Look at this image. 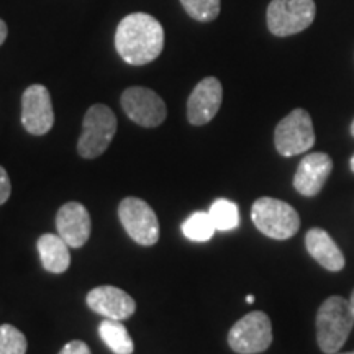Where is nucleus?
<instances>
[{
	"instance_id": "a211bd4d",
	"label": "nucleus",
	"mask_w": 354,
	"mask_h": 354,
	"mask_svg": "<svg viewBox=\"0 0 354 354\" xmlns=\"http://www.w3.org/2000/svg\"><path fill=\"white\" fill-rule=\"evenodd\" d=\"M216 232L209 212H196L183 223V233L187 240L209 241Z\"/></svg>"
},
{
	"instance_id": "6e6552de",
	"label": "nucleus",
	"mask_w": 354,
	"mask_h": 354,
	"mask_svg": "<svg viewBox=\"0 0 354 354\" xmlns=\"http://www.w3.org/2000/svg\"><path fill=\"white\" fill-rule=\"evenodd\" d=\"M118 216L133 241L141 246H153L159 240V221L154 210L145 201L127 197L118 207Z\"/></svg>"
},
{
	"instance_id": "5701e85b",
	"label": "nucleus",
	"mask_w": 354,
	"mask_h": 354,
	"mask_svg": "<svg viewBox=\"0 0 354 354\" xmlns=\"http://www.w3.org/2000/svg\"><path fill=\"white\" fill-rule=\"evenodd\" d=\"M59 354H91V349L84 342H79V339H74V342H69L66 346L61 349Z\"/></svg>"
},
{
	"instance_id": "f257e3e1",
	"label": "nucleus",
	"mask_w": 354,
	"mask_h": 354,
	"mask_svg": "<svg viewBox=\"0 0 354 354\" xmlns=\"http://www.w3.org/2000/svg\"><path fill=\"white\" fill-rule=\"evenodd\" d=\"M115 48L125 63L145 66L162 53L165 30L154 17L148 13H130L117 26Z\"/></svg>"
},
{
	"instance_id": "f3484780",
	"label": "nucleus",
	"mask_w": 354,
	"mask_h": 354,
	"mask_svg": "<svg viewBox=\"0 0 354 354\" xmlns=\"http://www.w3.org/2000/svg\"><path fill=\"white\" fill-rule=\"evenodd\" d=\"M99 335L113 354H131L135 349L131 336L120 320L105 318L99 326Z\"/></svg>"
},
{
	"instance_id": "393cba45",
	"label": "nucleus",
	"mask_w": 354,
	"mask_h": 354,
	"mask_svg": "<svg viewBox=\"0 0 354 354\" xmlns=\"http://www.w3.org/2000/svg\"><path fill=\"white\" fill-rule=\"evenodd\" d=\"M349 304H351V310H353V315H354V289L351 292V299H349Z\"/></svg>"
},
{
	"instance_id": "0eeeda50",
	"label": "nucleus",
	"mask_w": 354,
	"mask_h": 354,
	"mask_svg": "<svg viewBox=\"0 0 354 354\" xmlns=\"http://www.w3.org/2000/svg\"><path fill=\"white\" fill-rule=\"evenodd\" d=\"M271 318L264 312H251L240 318L228 333V344L238 354H258L271 346Z\"/></svg>"
},
{
	"instance_id": "b1692460",
	"label": "nucleus",
	"mask_w": 354,
	"mask_h": 354,
	"mask_svg": "<svg viewBox=\"0 0 354 354\" xmlns=\"http://www.w3.org/2000/svg\"><path fill=\"white\" fill-rule=\"evenodd\" d=\"M7 35H8V28H7V24L0 19V46H2L3 41L7 39Z\"/></svg>"
},
{
	"instance_id": "412c9836",
	"label": "nucleus",
	"mask_w": 354,
	"mask_h": 354,
	"mask_svg": "<svg viewBox=\"0 0 354 354\" xmlns=\"http://www.w3.org/2000/svg\"><path fill=\"white\" fill-rule=\"evenodd\" d=\"M26 338L12 325L0 326V354H25Z\"/></svg>"
},
{
	"instance_id": "f8f14e48",
	"label": "nucleus",
	"mask_w": 354,
	"mask_h": 354,
	"mask_svg": "<svg viewBox=\"0 0 354 354\" xmlns=\"http://www.w3.org/2000/svg\"><path fill=\"white\" fill-rule=\"evenodd\" d=\"M333 169V161L325 153H310L305 156L294 176V187L300 196L315 197L323 189Z\"/></svg>"
},
{
	"instance_id": "423d86ee",
	"label": "nucleus",
	"mask_w": 354,
	"mask_h": 354,
	"mask_svg": "<svg viewBox=\"0 0 354 354\" xmlns=\"http://www.w3.org/2000/svg\"><path fill=\"white\" fill-rule=\"evenodd\" d=\"M274 143L279 154L286 158L307 153L315 145V131L307 110L295 109L282 118L274 131Z\"/></svg>"
},
{
	"instance_id": "6ab92c4d",
	"label": "nucleus",
	"mask_w": 354,
	"mask_h": 354,
	"mask_svg": "<svg viewBox=\"0 0 354 354\" xmlns=\"http://www.w3.org/2000/svg\"><path fill=\"white\" fill-rule=\"evenodd\" d=\"M209 214L215 228L220 232H230L240 225V212H238L236 203L227 201V198H218L212 203Z\"/></svg>"
},
{
	"instance_id": "39448f33",
	"label": "nucleus",
	"mask_w": 354,
	"mask_h": 354,
	"mask_svg": "<svg viewBox=\"0 0 354 354\" xmlns=\"http://www.w3.org/2000/svg\"><path fill=\"white\" fill-rule=\"evenodd\" d=\"M313 0H272L268 7V28L274 37H290L307 30L315 20Z\"/></svg>"
},
{
	"instance_id": "ddd939ff",
	"label": "nucleus",
	"mask_w": 354,
	"mask_h": 354,
	"mask_svg": "<svg viewBox=\"0 0 354 354\" xmlns=\"http://www.w3.org/2000/svg\"><path fill=\"white\" fill-rule=\"evenodd\" d=\"M87 305L99 315L110 320H125L136 310V304L125 290L113 286H100L87 294Z\"/></svg>"
},
{
	"instance_id": "4be33fe9",
	"label": "nucleus",
	"mask_w": 354,
	"mask_h": 354,
	"mask_svg": "<svg viewBox=\"0 0 354 354\" xmlns=\"http://www.w3.org/2000/svg\"><path fill=\"white\" fill-rule=\"evenodd\" d=\"M12 192V185H10V179H8L7 171L0 166V205L6 203L10 197Z\"/></svg>"
},
{
	"instance_id": "dca6fc26",
	"label": "nucleus",
	"mask_w": 354,
	"mask_h": 354,
	"mask_svg": "<svg viewBox=\"0 0 354 354\" xmlns=\"http://www.w3.org/2000/svg\"><path fill=\"white\" fill-rule=\"evenodd\" d=\"M38 253L39 258H41L43 268L48 272L63 274L64 271H68L71 264L69 245L59 234L46 233L43 236H39Z\"/></svg>"
},
{
	"instance_id": "20e7f679",
	"label": "nucleus",
	"mask_w": 354,
	"mask_h": 354,
	"mask_svg": "<svg viewBox=\"0 0 354 354\" xmlns=\"http://www.w3.org/2000/svg\"><path fill=\"white\" fill-rule=\"evenodd\" d=\"M117 133V117L107 105L97 104L87 110L82 122V133L77 151L82 158L95 159L107 151Z\"/></svg>"
},
{
	"instance_id": "c85d7f7f",
	"label": "nucleus",
	"mask_w": 354,
	"mask_h": 354,
	"mask_svg": "<svg viewBox=\"0 0 354 354\" xmlns=\"http://www.w3.org/2000/svg\"><path fill=\"white\" fill-rule=\"evenodd\" d=\"M335 354H354V351H349V353H335Z\"/></svg>"
},
{
	"instance_id": "4468645a",
	"label": "nucleus",
	"mask_w": 354,
	"mask_h": 354,
	"mask_svg": "<svg viewBox=\"0 0 354 354\" xmlns=\"http://www.w3.org/2000/svg\"><path fill=\"white\" fill-rule=\"evenodd\" d=\"M56 228L69 248H81L91 236V215L82 203L68 202L57 212Z\"/></svg>"
},
{
	"instance_id": "aec40b11",
	"label": "nucleus",
	"mask_w": 354,
	"mask_h": 354,
	"mask_svg": "<svg viewBox=\"0 0 354 354\" xmlns=\"http://www.w3.org/2000/svg\"><path fill=\"white\" fill-rule=\"evenodd\" d=\"M184 10L197 21H212L220 13V0H180Z\"/></svg>"
},
{
	"instance_id": "7ed1b4c3",
	"label": "nucleus",
	"mask_w": 354,
	"mask_h": 354,
	"mask_svg": "<svg viewBox=\"0 0 354 354\" xmlns=\"http://www.w3.org/2000/svg\"><path fill=\"white\" fill-rule=\"evenodd\" d=\"M251 218L254 227L272 240H289L299 232L300 216L294 207L272 197H261L253 203Z\"/></svg>"
},
{
	"instance_id": "f03ea898",
	"label": "nucleus",
	"mask_w": 354,
	"mask_h": 354,
	"mask_svg": "<svg viewBox=\"0 0 354 354\" xmlns=\"http://www.w3.org/2000/svg\"><path fill=\"white\" fill-rule=\"evenodd\" d=\"M354 325L349 300L333 295L317 312V343L325 354L339 353Z\"/></svg>"
},
{
	"instance_id": "cd10ccee",
	"label": "nucleus",
	"mask_w": 354,
	"mask_h": 354,
	"mask_svg": "<svg viewBox=\"0 0 354 354\" xmlns=\"http://www.w3.org/2000/svg\"><path fill=\"white\" fill-rule=\"evenodd\" d=\"M351 135H353V138H354V120L351 123Z\"/></svg>"
},
{
	"instance_id": "9b49d317",
	"label": "nucleus",
	"mask_w": 354,
	"mask_h": 354,
	"mask_svg": "<svg viewBox=\"0 0 354 354\" xmlns=\"http://www.w3.org/2000/svg\"><path fill=\"white\" fill-rule=\"evenodd\" d=\"M223 100V88L216 77H205L197 84L187 100V120L201 127L214 120Z\"/></svg>"
},
{
	"instance_id": "a878e982",
	"label": "nucleus",
	"mask_w": 354,
	"mask_h": 354,
	"mask_svg": "<svg viewBox=\"0 0 354 354\" xmlns=\"http://www.w3.org/2000/svg\"><path fill=\"white\" fill-rule=\"evenodd\" d=\"M246 302H248V304H253V302H254V297H253V295H248V297H246Z\"/></svg>"
},
{
	"instance_id": "bb28decb",
	"label": "nucleus",
	"mask_w": 354,
	"mask_h": 354,
	"mask_svg": "<svg viewBox=\"0 0 354 354\" xmlns=\"http://www.w3.org/2000/svg\"><path fill=\"white\" fill-rule=\"evenodd\" d=\"M349 167H351V171L354 172V154H353V158H351V161H349Z\"/></svg>"
},
{
	"instance_id": "2eb2a0df",
	"label": "nucleus",
	"mask_w": 354,
	"mask_h": 354,
	"mask_svg": "<svg viewBox=\"0 0 354 354\" xmlns=\"http://www.w3.org/2000/svg\"><path fill=\"white\" fill-rule=\"evenodd\" d=\"M305 246L308 254L326 271L338 272L344 268V256L338 245L325 230L312 228L305 234Z\"/></svg>"
},
{
	"instance_id": "1a4fd4ad",
	"label": "nucleus",
	"mask_w": 354,
	"mask_h": 354,
	"mask_svg": "<svg viewBox=\"0 0 354 354\" xmlns=\"http://www.w3.org/2000/svg\"><path fill=\"white\" fill-rule=\"evenodd\" d=\"M122 109L136 125L145 128L159 127L166 120L165 100L146 87H130L122 94Z\"/></svg>"
},
{
	"instance_id": "9d476101",
	"label": "nucleus",
	"mask_w": 354,
	"mask_h": 354,
	"mask_svg": "<svg viewBox=\"0 0 354 354\" xmlns=\"http://www.w3.org/2000/svg\"><path fill=\"white\" fill-rule=\"evenodd\" d=\"M21 125L30 135H46L55 125L50 91L41 84H33L21 97Z\"/></svg>"
}]
</instances>
